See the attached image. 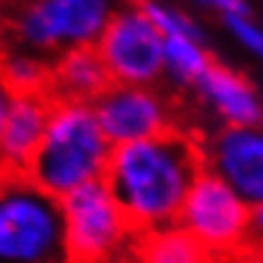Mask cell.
<instances>
[{
    "mask_svg": "<svg viewBox=\"0 0 263 263\" xmlns=\"http://www.w3.org/2000/svg\"><path fill=\"white\" fill-rule=\"evenodd\" d=\"M199 141L179 128L112 148L105 184L138 235L172 228L202 172Z\"/></svg>",
    "mask_w": 263,
    "mask_h": 263,
    "instance_id": "6da1fadb",
    "label": "cell"
},
{
    "mask_svg": "<svg viewBox=\"0 0 263 263\" xmlns=\"http://www.w3.org/2000/svg\"><path fill=\"white\" fill-rule=\"evenodd\" d=\"M112 148L92 102L54 100L44 141L26 176L62 199L85 184L102 181Z\"/></svg>",
    "mask_w": 263,
    "mask_h": 263,
    "instance_id": "7a4b0ae2",
    "label": "cell"
},
{
    "mask_svg": "<svg viewBox=\"0 0 263 263\" xmlns=\"http://www.w3.org/2000/svg\"><path fill=\"white\" fill-rule=\"evenodd\" d=\"M0 263H69L62 202L28 176L0 174Z\"/></svg>",
    "mask_w": 263,
    "mask_h": 263,
    "instance_id": "3957f363",
    "label": "cell"
},
{
    "mask_svg": "<svg viewBox=\"0 0 263 263\" xmlns=\"http://www.w3.org/2000/svg\"><path fill=\"white\" fill-rule=\"evenodd\" d=\"M120 0H10L5 31L13 46L41 57L95 46Z\"/></svg>",
    "mask_w": 263,
    "mask_h": 263,
    "instance_id": "277c9868",
    "label": "cell"
},
{
    "mask_svg": "<svg viewBox=\"0 0 263 263\" xmlns=\"http://www.w3.org/2000/svg\"><path fill=\"white\" fill-rule=\"evenodd\" d=\"M59 202L69 263H118L133 251L138 233L105 179L74 189Z\"/></svg>",
    "mask_w": 263,
    "mask_h": 263,
    "instance_id": "5b68a950",
    "label": "cell"
},
{
    "mask_svg": "<svg viewBox=\"0 0 263 263\" xmlns=\"http://www.w3.org/2000/svg\"><path fill=\"white\" fill-rule=\"evenodd\" d=\"M176 225L189 233L207 256L246 253L251 248V204L210 169H202L189 186Z\"/></svg>",
    "mask_w": 263,
    "mask_h": 263,
    "instance_id": "8992f818",
    "label": "cell"
},
{
    "mask_svg": "<svg viewBox=\"0 0 263 263\" xmlns=\"http://www.w3.org/2000/svg\"><path fill=\"white\" fill-rule=\"evenodd\" d=\"M95 49L112 85L164 82V36L138 0L118 5Z\"/></svg>",
    "mask_w": 263,
    "mask_h": 263,
    "instance_id": "52a82bcc",
    "label": "cell"
},
{
    "mask_svg": "<svg viewBox=\"0 0 263 263\" xmlns=\"http://www.w3.org/2000/svg\"><path fill=\"white\" fill-rule=\"evenodd\" d=\"M92 107L112 146L156 138L176 128L174 102L159 85H110Z\"/></svg>",
    "mask_w": 263,
    "mask_h": 263,
    "instance_id": "ba28073f",
    "label": "cell"
},
{
    "mask_svg": "<svg viewBox=\"0 0 263 263\" xmlns=\"http://www.w3.org/2000/svg\"><path fill=\"white\" fill-rule=\"evenodd\" d=\"M202 166L225 179L248 204L263 202V125H220L199 141Z\"/></svg>",
    "mask_w": 263,
    "mask_h": 263,
    "instance_id": "9c48e42d",
    "label": "cell"
},
{
    "mask_svg": "<svg viewBox=\"0 0 263 263\" xmlns=\"http://www.w3.org/2000/svg\"><path fill=\"white\" fill-rule=\"evenodd\" d=\"M51 92L15 95L10 112L0 133V174L26 176L31 161L44 141L46 123L51 115Z\"/></svg>",
    "mask_w": 263,
    "mask_h": 263,
    "instance_id": "30bf717a",
    "label": "cell"
},
{
    "mask_svg": "<svg viewBox=\"0 0 263 263\" xmlns=\"http://www.w3.org/2000/svg\"><path fill=\"white\" fill-rule=\"evenodd\" d=\"M192 92L220 125H263V100L256 85L228 64L212 62Z\"/></svg>",
    "mask_w": 263,
    "mask_h": 263,
    "instance_id": "8fae6325",
    "label": "cell"
},
{
    "mask_svg": "<svg viewBox=\"0 0 263 263\" xmlns=\"http://www.w3.org/2000/svg\"><path fill=\"white\" fill-rule=\"evenodd\" d=\"M110 85V74L95 46H80L51 57L49 92L54 100L95 102Z\"/></svg>",
    "mask_w": 263,
    "mask_h": 263,
    "instance_id": "7c38bea8",
    "label": "cell"
},
{
    "mask_svg": "<svg viewBox=\"0 0 263 263\" xmlns=\"http://www.w3.org/2000/svg\"><path fill=\"white\" fill-rule=\"evenodd\" d=\"M212 54L204 36H164V82L176 89H194L202 74L212 67Z\"/></svg>",
    "mask_w": 263,
    "mask_h": 263,
    "instance_id": "4fadbf2b",
    "label": "cell"
},
{
    "mask_svg": "<svg viewBox=\"0 0 263 263\" xmlns=\"http://www.w3.org/2000/svg\"><path fill=\"white\" fill-rule=\"evenodd\" d=\"M136 263H204L207 251L179 225L143 233L133 246Z\"/></svg>",
    "mask_w": 263,
    "mask_h": 263,
    "instance_id": "5bb4252c",
    "label": "cell"
},
{
    "mask_svg": "<svg viewBox=\"0 0 263 263\" xmlns=\"http://www.w3.org/2000/svg\"><path fill=\"white\" fill-rule=\"evenodd\" d=\"M0 74L15 95L49 92L51 59L23 46H10L0 51Z\"/></svg>",
    "mask_w": 263,
    "mask_h": 263,
    "instance_id": "9a60e30c",
    "label": "cell"
},
{
    "mask_svg": "<svg viewBox=\"0 0 263 263\" xmlns=\"http://www.w3.org/2000/svg\"><path fill=\"white\" fill-rule=\"evenodd\" d=\"M143 5V10L148 13V18L159 26L161 36H179V33H189V36H204L199 23L194 18H189L186 13L176 10L172 5H164L159 0H138Z\"/></svg>",
    "mask_w": 263,
    "mask_h": 263,
    "instance_id": "2e32d148",
    "label": "cell"
},
{
    "mask_svg": "<svg viewBox=\"0 0 263 263\" xmlns=\"http://www.w3.org/2000/svg\"><path fill=\"white\" fill-rule=\"evenodd\" d=\"M220 21L243 51H248L256 59H263V26L253 21L251 13L248 15H225Z\"/></svg>",
    "mask_w": 263,
    "mask_h": 263,
    "instance_id": "e0dca14e",
    "label": "cell"
},
{
    "mask_svg": "<svg viewBox=\"0 0 263 263\" xmlns=\"http://www.w3.org/2000/svg\"><path fill=\"white\" fill-rule=\"evenodd\" d=\"M194 5H199L202 10L217 13L220 18H225V15H248L251 13L248 0H194Z\"/></svg>",
    "mask_w": 263,
    "mask_h": 263,
    "instance_id": "ac0fdd59",
    "label": "cell"
},
{
    "mask_svg": "<svg viewBox=\"0 0 263 263\" xmlns=\"http://www.w3.org/2000/svg\"><path fill=\"white\" fill-rule=\"evenodd\" d=\"M248 240L251 248L263 246V202L251 204V225H248Z\"/></svg>",
    "mask_w": 263,
    "mask_h": 263,
    "instance_id": "d6986e66",
    "label": "cell"
},
{
    "mask_svg": "<svg viewBox=\"0 0 263 263\" xmlns=\"http://www.w3.org/2000/svg\"><path fill=\"white\" fill-rule=\"evenodd\" d=\"M13 97H15V92L8 87V82H5V80H3V74H0V133H3L5 118H8V112H10Z\"/></svg>",
    "mask_w": 263,
    "mask_h": 263,
    "instance_id": "ffe728a7",
    "label": "cell"
},
{
    "mask_svg": "<svg viewBox=\"0 0 263 263\" xmlns=\"http://www.w3.org/2000/svg\"><path fill=\"white\" fill-rule=\"evenodd\" d=\"M204 263H248V253H222V256H207Z\"/></svg>",
    "mask_w": 263,
    "mask_h": 263,
    "instance_id": "44dd1931",
    "label": "cell"
},
{
    "mask_svg": "<svg viewBox=\"0 0 263 263\" xmlns=\"http://www.w3.org/2000/svg\"><path fill=\"white\" fill-rule=\"evenodd\" d=\"M248 263H263V246H256V248H248Z\"/></svg>",
    "mask_w": 263,
    "mask_h": 263,
    "instance_id": "7402d4cb",
    "label": "cell"
},
{
    "mask_svg": "<svg viewBox=\"0 0 263 263\" xmlns=\"http://www.w3.org/2000/svg\"><path fill=\"white\" fill-rule=\"evenodd\" d=\"M8 10H10V0H0V26L5 23V18H8Z\"/></svg>",
    "mask_w": 263,
    "mask_h": 263,
    "instance_id": "603a6c76",
    "label": "cell"
}]
</instances>
